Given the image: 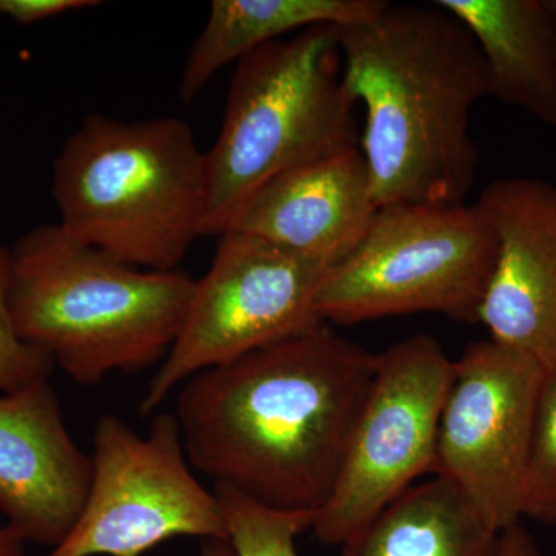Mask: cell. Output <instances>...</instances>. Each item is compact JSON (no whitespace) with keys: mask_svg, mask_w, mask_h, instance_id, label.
Here are the masks:
<instances>
[{"mask_svg":"<svg viewBox=\"0 0 556 556\" xmlns=\"http://www.w3.org/2000/svg\"><path fill=\"white\" fill-rule=\"evenodd\" d=\"M378 354L327 324L204 369L178 388L190 466L263 506L328 503Z\"/></svg>","mask_w":556,"mask_h":556,"instance_id":"cell-1","label":"cell"},{"mask_svg":"<svg viewBox=\"0 0 556 556\" xmlns=\"http://www.w3.org/2000/svg\"><path fill=\"white\" fill-rule=\"evenodd\" d=\"M338 36L343 80L365 109L361 150L378 207L464 204L478 166L471 110L490 97L473 36L437 2H390Z\"/></svg>","mask_w":556,"mask_h":556,"instance_id":"cell-2","label":"cell"},{"mask_svg":"<svg viewBox=\"0 0 556 556\" xmlns=\"http://www.w3.org/2000/svg\"><path fill=\"white\" fill-rule=\"evenodd\" d=\"M9 305L22 340L79 386L161 365L188 314L195 278L135 268L60 225L10 251Z\"/></svg>","mask_w":556,"mask_h":556,"instance_id":"cell-3","label":"cell"},{"mask_svg":"<svg viewBox=\"0 0 556 556\" xmlns=\"http://www.w3.org/2000/svg\"><path fill=\"white\" fill-rule=\"evenodd\" d=\"M58 225L148 270H177L201 237L206 152L182 119L91 115L54 161Z\"/></svg>","mask_w":556,"mask_h":556,"instance_id":"cell-4","label":"cell"},{"mask_svg":"<svg viewBox=\"0 0 556 556\" xmlns=\"http://www.w3.org/2000/svg\"><path fill=\"white\" fill-rule=\"evenodd\" d=\"M356 104L334 25L276 40L237 62L222 129L206 152L201 237H222L274 178L361 148Z\"/></svg>","mask_w":556,"mask_h":556,"instance_id":"cell-5","label":"cell"},{"mask_svg":"<svg viewBox=\"0 0 556 556\" xmlns=\"http://www.w3.org/2000/svg\"><path fill=\"white\" fill-rule=\"evenodd\" d=\"M497 241L477 204L378 207L356 248L318 289L324 324L441 314L478 324Z\"/></svg>","mask_w":556,"mask_h":556,"instance_id":"cell-6","label":"cell"},{"mask_svg":"<svg viewBox=\"0 0 556 556\" xmlns=\"http://www.w3.org/2000/svg\"><path fill=\"white\" fill-rule=\"evenodd\" d=\"M90 456L83 514L47 556H142L181 536L228 541L222 504L193 473L174 413L153 417L146 437L101 416Z\"/></svg>","mask_w":556,"mask_h":556,"instance_id":"cell-7","label":"cell"},{"mask_svg":"<svg viewBox=\"0 0 556 556\" xmlns=\"http://www.w3.org/2000/svg\"><path fill=\"white\" fill-rule=\"evenodd\" d=\"M331 266L255 237H219L211 268L195 281L185 324L141 399L150 415L186 380L324 324L318 289Z\"/></svg>","mask_w":556,"mask_h":556,"instance_id":"cell-8","label":"cell"},{"mask_svg":"<svg viewBox=\"0 0 556 556\" xmlns=\"http://www.w3.org/2000/svg\"><path fill=\"white\" fill-rule=\"evenodd\" d=\"M453 375L455 361L428 334L378 354L338 482L311 527L321 544L342 546L417 478L433 475L439 419Z\"/></svg>","mask_w":556,"mask_h":556,"instance_id":"cell-9","label":"cell"},{"mask_svg":"<svg viewBox=\"0 0 556 556\" xmlns=\"http://www.w3.org/2000/svg\"><path fill=\"white\" fill-rule=\"evenodd\" d=\"M546 372L495 340L470 343L439 419L433 475L447 478L496 532L521 521L522 477Z\"/></svg>","mask_w":556,"mask_h":556,"instance_id":"cell-10","label":"cell"},{"mask_svg":"<svg viewBox=\"0 0 556 556\" xmlns=\"http://www.w3.org/2000/svg\"><path fill=\"white\" fill-rule=\"evenodd\" d=\"M477 204L497 254L479 324L490 339L556 372V188L546 179L501 178Z\"/></svg>","mask_w":556,"mask_h":556,"instance_id":"cell-11","label":"cell"},{"mask_svg":"<svg viewBox=\"0 0 556 556\" xmlns=\"http://www.w3.org/2000/svg\"><path fill=\"white\" fill-rule=\"evenodd\" d=\"M90 481L91 456L70 434L49 379L0 394V517L24 543L60 546Z\"/></svg>","mask_w":556,"mask_h":556,"instance_id":"cell-12","label":"cell"},{"mask_svg":"<svg viewBox=\"0 0 556 556\" xmlns=\"http://www.w3.org/2000/svg\"><path fill=\"white\" fill-rule=\"evenodd\" d=\"M376 211L364 153L346 149L274 178L248 200L226 232L334 266L357 247Z\"/></svg>","mask_w":556,"mask_h":556,"instance_id":"cell-13","label":"cell"},{"mask_svg":"<svg viewBox=\"0 0 556 556\" xmlns=\"http://www.w3.org/2000/svg\"><path fill=\"white\" fill-rule=\"evenodd\" d=\"M473 36L490 97L556 127V27L543 0H438Z\"/></svg>","mask_w":556,"mask_h":556,"instance_id":"cell-14","label":"cell"},{"mask_svg":"<svg viewBox=\"0 0 556 556\" xmlns=\"http://www.w3.org/2000/svg\"><path fill=\"white\" fill-rule=\"evenodd\" d=\"M340 556H501V533L459 486L433 475L348 538Z\"/></svg>","mask_w":556,"mask_h":556,"instance_id":"cell-15","label":"cell"},{"mask_svg":"<svg viewBox=\"0 0 556 556\" xmlns=\"http://www.w3.org/2000/svg\"><path fill=\"white\" fill-rule=\"evenodd\" d=\"M388 3L387 0H214L182 70L179 100L189 104L219 68L243 60L260 47L285 39L289 33L298 35L320 25L361 24L378 16Z\"/></svg>","mask_w":556,"mask_h":556,"instance_id":"cell-16","label":"cell"},{"mask_svg":"<svg viewBox=\"0 0 556 556\" xmlns=\"http://www.w3.org/2000/svg\"><path fill=\"white\" fill-rule=\"evenodd\" d=\"M214 492L237 556H299L295 540L311 530L316 514L266 507L228 486L215 485Z\"/></svg>","mask_w":556,"mask_h":556,"instance_id":"cell-17","label":"cell"},{"mask_svg":"<svg viewBox=\"0 0 556 556\" xmlns=\"http://www.w3.org/2000/svg\"><path fill=\"white\" fill-rule=\"evenodd\" d=\"M519 514L521 518L556 527V372L544 378L538 399Z\"/></svg>","mask_w":556,"mask_h":556,"instance_id":"cell-18","label":"cell"},{"mask_svg":"<svg viewBox=\"0 0 556 556\" xmlns=\"http://www.w3.org/2000/svg\"><path fill=\"white\" fill-rule=\"evenodd\" d=\"M10 251L0 247V391L13 393L50 379L53 361L17 334L9 305Z\"/></svg>","mask_w":556,"mask_h":556,"instance_id":"cell-19","label":"cell"},{"mask_svg":"<svg viewBox=\"0 0 556 556\" xmlns=\"http://www.w3.org/2000/svg\"><path fill=\"white\" fill-rule=\"evenodd\" d=\"M97 5H100V2L91 0H0V16L9 17L21 25H31L61 16L68 11Z\"/></svg>","mask_w":556,"mask_h":556,"instance_id":"cell-20","label":"cell"},{"mask_svg":"<svg viewBox=\"0 0 556 556\" xmlns=\"http://www.w3.org/2000/svg\"><path fill=\"white\" fill-rule=\"evenodd\" d=\"M501 556H540L535 540L521 522L501 532Z\"/></svg>","mask_w":556,"mask_h":556,"instance_id":"cell-21","label":"cell"},{"mask_svg":"<svg viewBox=\"0 0 556 556\" xmlns=\"http://www.w3.org/2000/svg\"><path fill=\"white\" fill-rule=\"evenodd\" d=\"M0 556H25V543L0 517Z\"/></svg>","mask_w":556,"mask_h":556,"instance_id":"cell-22","label":"cell"},{"mask_svg":"<svg viewBox=\"0 0 556 556\" xmlns=\"http://www.w3.org/2000/svg\"><path fill=\"white\" fill-rule=\"evenodd\" d=\"M200 556H237L229 541H206L201 547Z\"/></svg>","mask_w":556,"mask_h":556,"instance_id":"cell-23","label":"cell"},{"mask_svg":"<svg viewBox=\"0 0 556 556\" xmlns=\"http://www.w3.org/2000/svg\"><path fill=\"white\" fill-rule=\"evenodd\" d=\"M543 2L556 27V0H543Z\"/></svg>","mask_w":556,"mask_h":556,"instance_id":"cell-24","label":"cell"}]
</instances>
